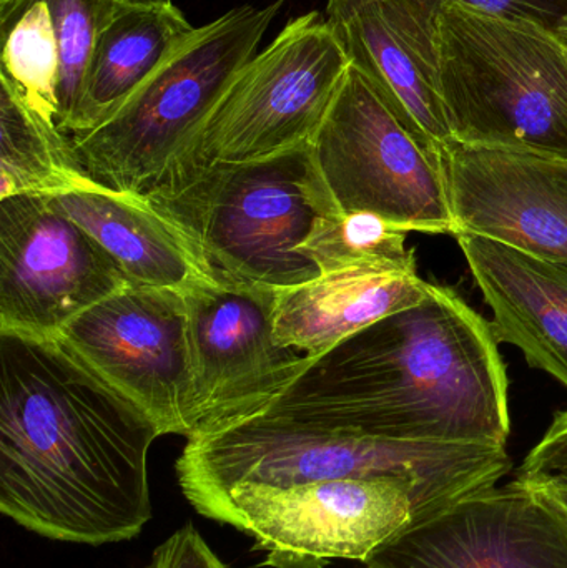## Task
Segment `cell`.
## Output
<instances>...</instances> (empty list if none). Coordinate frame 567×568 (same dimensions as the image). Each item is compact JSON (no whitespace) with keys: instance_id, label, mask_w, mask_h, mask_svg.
Segmentation results:
<instances>
[{"instance_id":"obj_14","label":"cell","mask_w":567,"mask_h":568,"mask_svg":"<svg viewBox=\"0 0 567 568\" xmlns=\"http://www.w3.org/2000/svg\"><path fill=\"white\" fill-rule=\"evenodd\" d=\"M443 166L456 235L567 262V160L452 140Z\"/></svg>"},{"instance_id":"obj_12","label":"cell","mask_w":567,"mask_h":568,"mask_svg":"<svg viewBox=\"0 0 567 568\" xmlns=\"http://www.w3.org/2000/svg\"><path fill=\"white\" fill-rule=\"evenodd\" d=\"M57 339L136 404L162 436L189 437L192 373L182 293L126 287L70 321Z\"/></svg>"},{"instance_id":"obj_2","label":"cell","mask_w":567,"mask_h":568,"mask_svg":"<svg viewBox=\"0 0 567 568\" xmlns=\"http://www.w3.org/2000/svg\"><path fill=\"white\" fill-rule=\"evenodd\" d=\"M498 344L455 290L429 283L419 303L315 357L260 413L375 439L506 446L509 381Z\"/></svg>"},{"instance_id":"obj_15","label":"cell","mask_w":567,"mask_h":568,"mask_svg":"<svg viewBox=\"0 0 567 568\" xmlns=\"http://www.w3.org/2000/svg\"><path fill=\"white\" fill-rule=\"evenodd\" d=\"M350 63L428 152L452 142L438 90V16L413 0H328Z\"/></svg>"},{"instance_id":"obj_11","label":"cell","mask_w":567,"mask_h":568,"mask_svg":"<svg viewBox=\"0 0 567 568\" xmlns=\"http://www.w3.org/2000/svg\"><path fill=\"white\" fill-rule=\"evenodd\" d=\"M130 286L52 196L0 200V333L55 339L70 321Z\"/></svg>"},{"instance_id":"obj_16","label":"cell","mask_w":567,"mask_h":568,"mask_svg":"<svg viewBox=\"0 0 567 568\" xmlns=\"http://www.w3.org/2000/svg\"><path fill=\"white\" fill-rule=\"evenodd\" d=\"M117 2L0 0V79L62 132L72 126L93 47Z\"/></svg>"},{"instance_id":"obj_20","label":"cell","mask_w":567,"mask_h":568,"mask_svg":"<svg viewBox=\"0 0 567 568\" xmlns=\"http://www.w3.org/2000/svg\"><path fill=\"white\" fill-rule=\"evenodd\" d=\"M52 202L112 256L132 286L183 293L210 282L179 232L140 196L97 189Z\"/></svg>"},{"instance_id":"obj_27","label":"cell","mask_w":567,"mask_h":568,"mask_svg":"<svg viewBox=\"0 0 567 568\" xmlns=\"http://www.w3.org/2000/svg\"><path fill=\"white\" fill-rule=\"evenodd\" d=\"M555 33L556 37L561 40L563 45H565L567 50V16L558 23V27L555 29Z\"/></svg>"},{"instance_id":"obj_13","label":"cell","mask_w":567,"mask_h":568,"mask_svg":"<svg viewBox=\"0 0 567 568\" xmlns=\"http://www.w3.org/2000/svg\"><path fill=\"white\" fill-rule=\"evenodd\" d=\"M365 567L567 568V517L516 477L412 524Z\"/></svg>"},{"instance_id":"obj_29","label":"cell","mask_w":567,"mask_h":568,"mask_svg":"<svg viewBox=\"0 0 567 568\" xmlns=\"http://www.w3.org/2000/svg\"><path fill=\"white\" fill-rule=\"evenodd\" d=\"M365 568H368V567H365Z\"/></svg>"},{"instance_id":"obj_19","label":"cell","mask_w":567,"mask_h":568,"mask_svg":"<svg viewBox=\"0 0 567 568\" xmlns=\"http://www.w3.org/2000/svg\"><path fill=\"white\" fill-rule=\"evenodd\" d=\"M195 29L175 3L119 0L93 47L67 135L95 129L115 115Z\"/></svg>"},{"instance_id":"obj_5","label":"cell","mask_w":567,"mask_h":568,"mask_svg":"<svg viewBox=\"0 0 567 568\" xmlns=\"http://www.w3.org/2000/svg\"><path fill=\"white\" fill-rule=\"evenodd\" d=\"M436 52L455 142L567 160V50L555 30L449 2Z\"/></svg>"},{"instance_id":"obj_24","label":"cell","mask_w":567,"mask_h":568,"mask_svg":"<svg viewBox=\"0 0 567 568\" xmlns=\"http://www.w3.org/2000/svg\"><path fill=\"white\" fill-rule=\"evenodd\" d=\"M143 568H230L213 552L193 524H185L153 550Z\"/></svg>"},{"instance_id":"obj_28","label":"cell","mask_w":567,"mask_h":568,"mask_svg":"<svg viewBox=\"0 0 567 568\" xmlns=\"http://www.w3.org/2000/svg\"><path fill=\"white\" fill-rule=\"evenodd\" d=\"M126 2H135V3H173V0H126Z\"/></svg>"},{"instance_id":"obj_10","label":"cell","mask_w":567,"mask_h":568,"mask_svg":"<svg viewBox=\"0 0 567 568\" xmlns=\"http://www.w3.org/2000/svg\"><path fill=\"white\" fill-rule=\"evenodd\" d=\"M182 294L192 373L189 437L265 409L315 359L276 341V290L202 282Z\"/></svg>"},{"instance_id":"obj_22","label":"cell","mask_w":567,"mask_h":568,"mask_svg":"<svg viewBox=\"0 0 567 568\" xmlns=\"http://www.w3.org/2000/svg\"><path fill=\"white\" fill-rule=\"evenodd\" d=\"M408 232L369 212L320 216L298 248L320 275L358 265L416 266L415 250L406 248Z\"/></svg>"},{"instance_id":"obj_1","label":"cell","mask_w":567,"mask_h":568,"mask_svg":"<svg viewBox=\"0 0 567 568\" xmlns=\"http://www.w3.org/2000/svg\"><path fill=\"white\" fill-rule=\"evenodd\" d=\"M160 436L57 337L0 333V513L17 526L82 546L135 539Z\"/></svg>"},{"instance_id":"obj_21","label":"cell","mask_w":567,"mask_h":568,"mask_svg":"<svg viewBox=\"0 0 567 568\" xmlns=\"http://www.w3.org/2000/svg\"><path fill=\"white\" fill-rule=\"evenodd\" d=\"M103 189L77 160L72 140L0 79V200Z\"/></svg>"},{"instance_id":"obj_4","label":"cell","mask_w":567,"mask_h":568,"mask_svg":"<svg viewBox=\"0 0 567 568\" xmlns=\"http://www.w3.org/2000/svg\"><path fill=\"white\" fill-rule=\"evenodd\" d=\"M140 199L179 232L210 282L263 290L318 278L298 248L316 219L338 213L312 145L172 173Z\"/></svg>"},{"instance_id":"obj_25","label":"cell","mask_w":567,"mask_h":568,"mask_svg":"<svg viewBox=\"0 0 567 568\" xmlns=\"http://www.w3.org/2000/svg\"><path fill=\"white\" fill-rule=\"evenodd\" d=\"M516 476L567 483V409L555 414L551 426L529 450Z\"/></svg>"},{"instance_id":"obj_6","label":"cell","mask_w":567,"mask_h":568,"mask_svg":"<svg viewBox=\"0 0 567 568\" xmlns=\"http://www.w3.org/2000/svg\"><path fill=\"white\" fill-rule=\"evenodd\" d=\"M283 2L235 7L196 27L115 115L69 135L87 175L112 192L149 195L255 55Z\"/></svg>"},{"instance_id":"obj_8","label":"cell","mask_w":567,"mask_h":568,"mask_svg":"<svg viewBox=\"0 0 567 568\" xmlns=\"http://www.w3.org/2000/svg\"><path fill=\"white\" fill-rule=\"evenodd\" d=\"M336 212H369L403 232L456 235L443 156L428 152L350 65L312 143Z\"/></svg>"},{"instance_id":"obj_17","label":"cell","mask_w":567,"mask_h":568,"mask_svg":"<svg viewBox=\"0 0 567 568\" xmlns=\"http://www.w3.org/2000/svg\"><path fill=\"white\" fill-rule=\"evenodd\" d=\"M459 248L486 303L498 343L567 387V262L536 258L483 236L459 233Z\"/></svg>"},{"instance_id":"obj_7","label":"cell","mask_w":567,"mask_h":568,"mask_svg":"<svg viewBox=\"0 0 567 568\" xmlns=\"http://www.w3.org/2000/svg\"><path fill=\"white\" fill-rule=\"evenodd\" d=\"M350 65L328 17L313 10L290 20L240 70L162 180L186 170L260 162L312 145Z\"/></svg>"},{"instance_id":"obj_3","label":"cell","mask_w":567,"mask_h":568,"mask_svg":"<svg viewBox=\"0 0 567 568\" xmlns=\"http://www.w3.org/2000/svg\"><path fill=\"white\" fill-rule=\"evenodd\" d=\"M512 469L505 446L375 439L265 413L193 434L175 466L180 489L199 514L236 490L399 477L416 483L429 516L496 486Z\"/></svg>"},{"instance_id":"obj_18","label":"cell","mask_w":567,"mask_h":568,"mask_svg":"<svg viewBox=\"0 0 567 568\" xmlns=\"http://www.w3.org/2000/svg\"><path fill=\"white\" fill-rule=\"evenodd\" d=\"M429 283L416 266L358 265L276 290L273 329L280 344L318 357L375 321L419 303Z\"/></svg>"},{"instance_id":"obj_26","label":"cell","mask_w":567,"mask_h":568,"mask_svg":"<svg viewBox=\"0 0 567 568\" xmlns=\"http://www.w3.org/2000/svg\"><path fill=\"white\" fill-rule=\"evenodd\" d=\"M518 477V476H516ZM531 486L536 493L541 494L553 507L567 517V483L555 479H528V477H518Z\"/></svg>"},{"instance_id":"obj_23","label":"cell","mask_w":567,"mask_h":568,"mask_svg":"<svg viewBox=\"0 0 567 568\" xmlns=\"http://www.w3.org/2000/svg\"><path fill=\"white\" fill-rule=\"evenodd\" d=\"M413 2L435 16H439V10L446 3H465L496 16L531 20L549 30H555L567 16V0H413Z\"/></svg>"},{"instance_id":"obj_9","label":"cell","mask_w":567,"mask_h":568,"mask_svg":"<svg viewBox=\"0 0 567 568\" xmlns=\"http://www.w3.org/2000/svg\"><path fill=\"white\" fill-rule=\"evenodd\" d=\"M203 517L255 540L273 568L365 564L379 547L425 519L422 493L399 477H352L286 489L236 490Z\"/></svg>"}]
</instances>
